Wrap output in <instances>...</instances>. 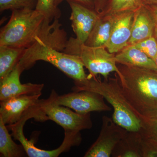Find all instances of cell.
Wrapping results in <instances>:
<instances>
[{
    "label": "cell",
    "instance_id": "29",
    "mask_svg": "<svg viewBox=\"0 0 157 157\" xmlns=\"http://www.w3.org/2000/svg\"><path fill=\"white\" fill-rule=\"evenodd\" d=\"M143 5L147 6L157 5V0H142Z\"/></svg>",
    "mask_w": 157,
    "mask_h": 157
},
{
    "label": "cell",
    "instance_id": "26",
    "mask_svg": "<svg viewBox=\"0 0 157 157\" xmlns=\"http://www.w3.org/2000/svg\"><path fill=\"white\" fill-rule=\"evenodd\" d=\"M64 1L78 3L90 9L95 10V0H55V4L57 7H58L59 4Z\"/></svg>",
    "mask_w": 157,
    "mask_h": 157
},
{
    "label": "cell",
    "instance_id": "23",
    "mask_svg": "<svg viewBox=\"0 0 157 157\" xmlns=\"http://www.w3.org/2000/svg\"><path fill=\"white\" fill-rule=\"evenodd\" d=\"M133 45L155 61L157 54V41L155 35Z\"/></svg>",
    "mask_w": 157,
    "mask_h": 157
},
{
    "label": "cell",
    "instance_id": "25",
    "mask_svg": "<svg viewBox=\"0 0 157 157\" xmlns=\"http://www.w3.org/2000/svg\"><path fill=\"white\" fill-rule=\"evenodd\" d=\"M140 131L144 135L157 141V118L143 120Z\"/></svg>",
    "mask_w": 157,
    "mask_h": 157
},
{
    "label": "cell",
    "instance_id": "11",
    "mask_svg": "<svg viewBox=\"0 0 157 157\" xmlns=\"http://www.w3.org/2000/svg\"><path fill=\"white\" fill-rule=\"evenodd\" d=\"M71 10L70 20L76 39L85 43L98 21L100 14L94 9L81 4L68 2Z\"/></svg>",
    "mask_w": 157,
    "mask_h": 157
},
{
    "label": "cell",
    "instance_id": "27",
    "mask_svg": "<svg viewBox=\"0 0 157 157\" xmlns=\"http://www.w3.org/2000/svg\"><path fill=\"white\" fill-rule=\"evenodd\" d=\"M109 0H95V10L99 14H103L106 10Z\"/></svg>",
    "mask_w": 157,
    "mask_h": 157
},
{
    "label": "cell",
    "instance_id": "5",
    "mask_svg": "<svg viewBox=\"0 0 157 157\" xmlns=\"http://www.w3.org/2000/svg\"><path fill=\"white\" fill-rule=\"evenodd\" d=\"M63 52L79 57L85 67L89 72L88 78L96 77L98 74L108 79L110 73H120L115 59V54L110 53L104 47H91L71 37Z\"/></svg>",
    "mask_w": 157,
    "mask_h": 157
},
{
    "label": "cell",
    "instance_id": "21",
    "mask_svg": "<svg viewBox=\"0 0 157 157\" xmlns=\"http://www.w3.org/2000/svg\"><path fill=\"white\" fill-rule=\"evenodd\" d=\"M36 10L51 22L55 19H59L61 16V11L56 5L55 0H38Z\"/></svg>",
    "mask_w": 157,
    "mask_h": 157
},
{
    "label": "cell",
    "instance_id": "2",
    "mask_svg": "<svg viewBox=\"0 0 157 157\" xmlns=\"http://www.w3.org/2000/svg\"><path fill=\"white\" fill-rule=\"evenodd\" d=\"M117 66L122 91L141 120L157 118V70Z\"/></svg>",
    "mask_w": 157,
    "mask_h": 157
},
{
    "label": "cell",
    "instance_id": "13",
    "mask_svg": "<svg viewBox=\"0 0 157 157\" xmlns=\"http://www.w3.org/2000/svg\"><path fill=\"white\" fill-rule=\"evenodd\" d=\"M134 11L117 13L109 40L105 48L110 53L116 54L128 45L132 35Z\"/></svg>",
    "mask_w": 157,
    "mask_h": 157
},
{
    "label": "cell",
    "instance_id": "4",
    "mask_svg": "<svg viewBox=\"0 0 157 157\" xmlns=\"http://www.w3.org/2000/svg\"><path fill=\"white\" fill-rule=\"evenodd\" d=\"M39 61L50 63L74 80V83L83 82L88 78L79 57L60 51L41 39L25 49L18 65L23 72L33 67Z\"/></svg>",
    "mask_w": 157,
    "mask_h": 157
},
{
    "label": "cell",
    "instance_id": "7",
    "mask_svg": "<svg viewBox=\"0 0 157 157\" xmlns=\"http://www.w3.org/2000/svg\"><path fill=\"white\" fill-rule=\"evenodd\" d=\"M41 108L48 120L53 121L64 131L80 132L93 126L90 114H80L64 106L57 105L50 96L42 99Z\"/></svg>",
    "mask_w": 157,
    "mask_h": 157
},
{
    "label": "cell",
    "instance_id": "3",
    "mask_svg": "<svg viewBox=\"0 0 157 157\" xmlns=\"http://www.w3.org/2000/svg\"><path fill=\"white\" fill-rule=\"evenodd\" d=\"M101 81L96 77L88 78L80 83H74L73 91L87 90L104 97L113 109L112 119L115 123L130 132H138L142 120L136 114L124 96L117 76Z\"/></svg>",
    "mask_w": 157,
    "mask_h": 157
},
{
    "label": "cell",
    "instance_id": "18",
    "mask_svg": "<svg viewBox=\"0 0 157 157\" xmlns=\"http://www.w3.org/2000/svg\"><path fill=\"white\" fill-rule=\"evenodd\" d=\"M24 48L0 45V81L6 78L19 63Z\"/></svg>",
    "mask_w": 157,
    "mask_h": 157
},
{
    "label": "cell",
    "instance_id": "1",
    "mask_svg": "<svg viewBox=\"0 0 157 157\" xmlns=\"http://www.w3.org/2000/svg\"><path fill=\"white\" fill-rule=\"evenodd\" d=\"M9 21L1 29L0 45L26 49L38 39L63 52L68 39L59 19L52 22L36 9L11 11Z\"/></svg>",
    "mask_w": 157,
    "mask_h": 157
},
{
    "label": "cell",
    "instance_id": "6",
    "mask_svg": "<svg viewBox=\"0 0 157 157\" xmlns=\"http://www.w3.org/2000/svg\"><path fill=\"white\" fill-rule=\"evenodd\" d=\"M50 97L55 104L67 107L80 114L94 111H109L112 109L104 101L103 96L90 91H73L59 95L52 90Z\"/></svg>",
    "mask_w": 157,
    "mask_h": 157
},
{
    "label": "cell",
    "instance_id": "9",
    "mask_svg": "<svg viewBox=\"0 0 157 157\" xmlns=\"http://www.w3.org/2000/svg\"><path fill=\"white\" fill-rule=\"evenodd\" d=\"M127 131L115 123L112 118L104 116L99 137L86 152L84 157L111 156L116 145Z\"/></svg>",
    "mask_w": 157,
    "mask_h": 157
},
{
    "label": "cell",
    "instance_id": "17",
    "mask_svg": "<svg viewBox=\"0 0 157 157\" xmlns=\"http://www.w3.org/2000/svg\"><path fill=\"white\" fill-rule=\"evenodd\" d=\"M142 135L140 131H127L116 144L111 156L113 157H142Z\"/></svg>",
    "mask_w": 157,
    "mask_h": 157
},
{
    "label": "cell",
    "instance_id": "28",
    "mask_svg": "<svg viewBox=\"0 0 157 157\" xmlns=\"http://www.w3.org/2000/svg\"><path fill=\"white\" fill-rule=\"evenodd\" d=\"M151 10L152 13L154 17L156 24L157 25V5L156 6H148Z\"/></svg>",
    "mask_w": 157,
    "mask_h": 157
},
{
    "label": "cell",
    "instance_id": "19",
    "mask_svg": "<svg viewBox=\"0 0 157 157\" xmlns=\"http://www.w3.org/2000/svg\"><path fill=\"white\" fill-rule=\"evenodd\" d=\"M7 125L0 117V154L1 157H22L27 156L23 147L15 143L12 135L9 133Z\"/></svg>",
    "mask_w": 157,
    "mask_h": 157
},
{
    "label": "cell",
    "instance_id": "30",
    "mask_svg": "<svg viewBox=\"0 0 157 157\" xmlns=\"http://www.w3.org/2000/svg\"><path fill=\"white\" fill-rule=\"evenodd\" d=\"M155 36L156 38L157 41V25H156V24L155 29ZM155 63L156 64V66L157 67V54L156 56V59H155Z\"/></svg>",
    "mask_w": 157,
    "mask_h": 157
},
{
    "label": "cell",
    "instance_id": "10",
    "mask_svg": "<svg viewBox=\"0 0 157 157\" xmlns=\"http://www.w3.org/2000/svg\"><path fill=\"white\" fill-rule=\"evenodd\" d=\"M41 95L21 96L1 101L0 117L6 125L16 123L40 104Z\"/></svg>",
    "mask_w": 157,
    "mask_h": 157
},
{
    "label": "cell",
    "instance_id": "14",
    "mask_svg": "<svg viewBox=\"0 0 157 157\" xmlns=\"http://www.w3.org/2000/svg\"><path fill=\"white\" fill-rule=\"evenodd\" d=\"M156 22L148 6L142 5L134 12L132 35L128 45H133L155 35Z\"/></svg>",
    "mask_w": 157,
    "mask_h": 157
},
{
    "label": "cell",
    "instance_id": "8",
    "mask_svg": "<svg viewBox=\"0 0 157 157\" xmlns=\"http://www.w3.org/2000/svg\"><path fill=\"white\" fill-rule=\"evenodd\" d=\"M31 118L36 121H42L43 113L39 104L36 108L24 116L17 122L7 125L11 132V135L14 139L19 141L23 147L28 156L29 157H58L61 154L69 151L72 147L71 142L69 140L64 139L60 146L52 150H45L38 148L34 144L33 141L26 138L23 132L24 126L26 122Z\"/></svg>",
    "mask_w": 157,
    "mask_h": 157
},
{
    "label": "cell",
    "instance_id": "22",
    "mask_svg": "<svg viewBox=\"0 0 157 157\" xmlns=\"http://www.w3.org/2000/svg\"><path fill=\"white\" fill-rule=\"evenodd\" d=\"M38 0H0V11L22 9H36Z\"/></svg>",
    "mask_w": 157,
    "mask_h": 157
},
{
    "label": "cell",
    "instance_id": "24",
    "mask_svg": "<svg viewBox=\"0 0 157 157\" xmlns=\"http://www.w3.org/2000/svg\"><path fill=\"white\" fill-rule=\"evenodd\" d=\"M141 134L142 157H157V141Z\"/></svg>",
    "mask_w": 157,
    "mask_h": 157
},
{
    "label": "cell",
    "instance_id": "12",
    "mask_svg": "<svg viewBox=\"0 0 157 157\" xmlns=\"http://www.w3.org/2000/svg\"><path fill=\"white\" fill-rule=\"evenodd\" d=\"M22 73L17 64L12 72L0 81V101L21 96L42 94L44 85L31 82L22 84L20 79Z\"/></svg>",
    "mask_w": 157,
    "mask_h": 157
},
{
    "label": "cell",
    "instance_id": "15",
    "mask_svg": "<svg viewBox=\"0 0 157 157\" xmlns=\"http://www.w3.org/2000/svg\"><path fill=\"white\" fill-rule=\"evenodd\" d=\"M115 59L120 64L157 70L154 61L134 45H128L115 54Z\"/></svg>",
    "mask_w": 157,
    "mask_h": 157
},
{
    "label": "cell",
    "instance_id": "20",
    "mask_svg": "<svg viewBox=\"0 0 157 157\" xmlns=\"http://www.w3.org/2000/svg\"><path fill=\"white\" fill-rule=\"evenodd\" d=\"M142 5V0H109L103 14H116L126 11L135 12Z\"/></svg>",
    "mask_w": 157,
    "mask_h": 157
},
{
    "label": "cell",
    "instance_id": "16",
    "mask_svg": "<svg viewBox=\"0 0 157 157\" xmlns=\"http://www.w3.org/2000/svg\"><path fill=\"white\" fill-rule=\"evenodd\" d=\"M116 14H100V17L85 44L91 47H104L110 36Z\"/></svg>",
    "mask_w": 157,
    "mask_h": 157
}]
</instances>
